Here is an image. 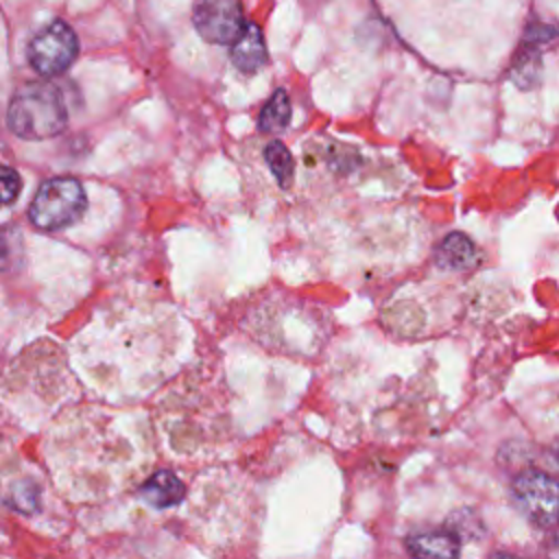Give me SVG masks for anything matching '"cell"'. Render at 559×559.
<instances>
[{"label":"cell","instance_id":"cell-9","mask_svg":"<svg viewBox=\"0 0 559 559\" xmlns=\"http://www.w3.org/2000/svg\"><path fill=\"white\" fill-rule=\"evenodd\" d=\"M478 260V251L476 245L461 231H452L448 234L439 245H437V253H435V262L437 266L445 269V271H465L472 269Z\"/></svg>","mask_w":559,"mask_h":559},{"label":"cell","instance_id":"cell-7","mask_svg":"<svg viewBox=\"0 0 559 559\" xmlns=\"http://www.w3.org/2000/svg\"><path fill=\"white\" fill-rule=\"evenodd\" d=\"M415 559H459L461 537L454 531H424L408 539Z\"/></svg>","mask_w":559,"mask_h":559},{"label":"cell","instance_id":"cell-11","mask_svg":"<svg viewBox=\"0 0 559 559\" xmlns=\"http://www.w3.org/2000/svg\"><path fill=\"white\" fill-rule=\"evenodd\" d=\"M264 162L271 170V175L275 177V181L282 188H288L295 179V159L290 155V151L280 142V140H271L264 146Z\"/></svg>","mask_w":559,"mask_h":559},{"label":"cell","instance_id":"cell-5","mask_svg":"<svg viewBox=\"0 0 559 559\" xmlns=\"http://www.w3.org/2000/svg\"><path fill=\"white\" fill-rule=\"evenodd\" d=\"M192 26L207 44L231 46L247 26L242 2L240 0H194Z\"/></svg>","mask_w":559,"mask_h":559},{"label":"cell","instance_id":"cell-6","mask_svg":"<svg viewBox=\"0 0 559 559\" xmlns=\"http://www.w3.org/2000/svg\"><path fill=\"white\" fill-rule=\"evenodd\" d=\"M229 57L231 63L245 74H253L266 63V44L255 22H247L242 35L231 44Z\"/></svg>","mask_w":559,"mask_h":559},{"label":"cell","instance_id":"cell-1","mask_svg":"<svg viewBox=\"0 0 559 559\" xmlns=\"http://www.w3.org/2000/svg\"><path fill=\"white\" fill-rule=\"evenodd\" d=\"M68 124V107L61 90L44 79L22 83L7 107V127L22 140L59 135Z\"/></svg>","mask_w":559,"mask_h":559},{"label":"cell","instance_id":"cell-4","mask_svg":"<svg viewBox=\"0 0 559 559\" xmlns=\"http://www.w3.org/2000/svg\"><path fill=\"white\" fill-rule=\"evenodd\" d=\"M79 55V37L74 28L63 20H52L44 28H39L28 46L26 59L31 68L41 76H59L63 74Z\"/></svg>","mask_w":559,"mask_h":559},{"label":"cell","instance_id":"cell-12","mask_svg":"<svg viewBox=\"0 0 559 559\" xmlns=\"http://www.w3.org/2000/svg\"><path fill=\"white\" fill-rule=\"evenodd\" d=\"M22 190V177L11 166L2 168V201L4 205H11Z\"/></svg>","mask_w":559,"mask_h":559},{"label":"cell","instance_id":"cell-3","mask_svg":"<svg viewBox=\"0 0 559 559\" xmlns=\"http://www.w3.org/2000/svg\"><path fill=\"white\" fill-rule=\"evenodd\" d=\"M511 500L537 528H550L559 522V483L539 469H524L513 478Z\"/></svg>","mask_w":559,"mask_h":559},{"label":"cell","instance_id":"cell-2","mask_svg":"<svg viewBox=\"0 0 559 559\" xmlns=\"http://www.w3.org/2000/svg\"><path fill=\"white\" fill-rule=\"evenodd\" d=\"M87 207V197L79 179L50 177L39 183L28 205V221L44 231H57L76 223Z\"/></svg>","mask_w":559,"mask_h":559},{"label":"cell","instance_id":"cell-8","mask_svg":"<svg viewBox=\"0 0 559 559\" xmlns=\"http://www.w3.org/2000/svg\"><path fill=\"white\" fill-rule=\"evenodd\" d=\"M186 487L183 483L168 469L155 472L146 483L140 487V498L153 509H168L183 500Z\"/></svg>","mask_w":559,"mask_h":559},{"label":"cell","instance_id":"cell-10","mask_svg":"<svg viewBox=\"0 0 559 559\" xmlns=\"http://www.w3.org/2000/svg\"><path fill=\"white\" fill-rule=\"evenodd\" d=\"M293 116L290 98L284 90H275L271 98L262 105L260 116H258V129L262 133H282Z\"/></svg>","mask_w":559,"mask_h":559},{"label":"cell","instance_id":"cell-13","mask_svg":"<svg viewBox=\"0 0 559 559\" xmlns=\"http://www.w3.org/2000/svg\"><path fill=\"white\" fill-rule=\"evenodd\" d=\"M489 559H520V557H515V555H509V552H496V555H491Z\"/></svg>","mask_w":559,"mask_h":559}]
</instances>
